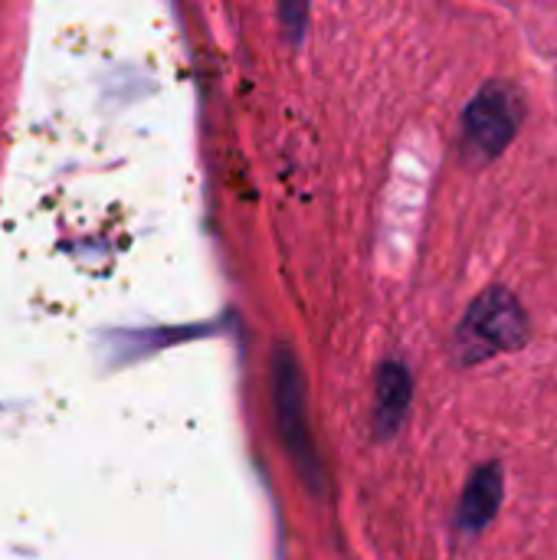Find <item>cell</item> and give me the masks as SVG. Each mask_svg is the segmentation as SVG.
<instances>
[{"label":"cell","instance_id":"cell-3","mask_svg":"<svg viewBox=\"0 0 557 560\" xmlns=\"http://www.w3.org/2000/svg\"><path fill=\"white\" fill-rule=\"evenodd\" d=\"M525 118L522 92L512 82H486L463 112V151L473 161L499 158L519 135Z\"/></svg>","mask_w":557,"mask_h":560},{"label":"cell","instance_id":"cell-4","mask_svg":"<svg viewBox=\"0 0 557 560\" xmlns=\"http://www.w3.org/2000/svg\"><path fill=\"white\" fill-rule=\"evenodd\" d=\"M414 400V377L401 361H384L374 374V433L394 440Z\"/></svg>","mask_w":557,"mask_h":560},{"label":"cell","instance_id":"cell-6","mask_svg":"<svg viewBox=\"0 0 557 560\" xmlns=\"http://www.w3.org/2000/svg\"><path fill=\"white\" fill-rule=\"evenodd\" d=\"M279 13H282L286 36L299 43V36H302V23H305V16H309V7H305V3H292V7H289V3H286V7H279Z\"/></svg>","mask_w":557,"mask_h":560},{"label":"cell","instance_id":"cell-5","mask_svg":"<svg viewBox=\"0 0 557 560\" xmlns=\"http://www.w3.org/2000/svg\"><path fill=\"white\" fill-rule=\"evenodd\" d=\"M499 509H502V466L486 463L469 476L463 489V499L456 509V528L466 535H476L499 515Z\"/></svg>","mask_w":557,"mask_h":560},{"label":"cell","instance_id":"cell-1","mask_svg":"<svg viewBox=\"0 0 557 560\" xmlns=\"http://www.w3.org/2000/svg\"><path fill=\"white\" fill-rule=\"evenodd\" d=\"M529 335H532V322L525 305L509 289L492 285L473 299V305L466 308L456 328V341H453L456 361L466 368L483 364L496 354L525 348Z\"/></svg>","mask_w":557,"mask_h":560},{"label":"cell","instance_id":"cell-2","mask_svg":"<svg viewBox=\"0 0 557 560\" xmlns=\"http://www.w3.org/2000/svg\"><path fill=\"white\" fill-rule=\"evenodd\" d=\"M272 400L279 417V433L289 459L295 463L302 482L318 495L322 492V463L312 446V433L305 423V374L292 345H276L272 351Z\"/></svg>","mask_w":557,"mask_h":560}]
</instances>
